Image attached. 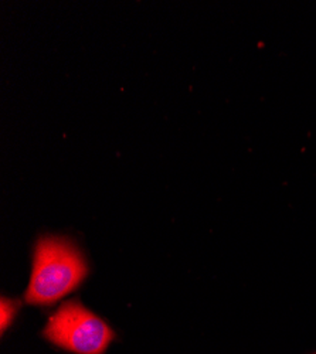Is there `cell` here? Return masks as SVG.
<instances>
[{"mask_svg":"<svg viewBox=\"0 0 316 354\" xmlns=\"http://www.w3.org/2000/svg\"><path fill=\"white\" fill-rule=\"evenodd\" d=\"M87 274V261L71 240L54 235L40 237L24 299L30 305H53L73 292Z\"/></svg>","mask_w":316,"mask_h":354,"instance_id":"cell-1","label":"cell"},{"mask_svg":"<svg viewBox=\"0 0 316 354\" xmlns=\"http://www.w3.org/2000/svg\"><path fill=\"white\" fill-rule=\"evenodd\" d=\"M43 336L55 346L77 354H102L115 333L102 319L73 299L50 316Z\"/></svg>","mask_w":316,"mask_h":354,"instance_id":"cell-2","label":"cell"},{"mask_svg":"<svg viewBox=\"0 0 316 354\" xmlns=\"http://www.w3.org/2000/svg\"><path fill=\"white\" fill-rule=\"evenodd\" d=\"M19 308H20L19 301L8 299V298H2V301H0V329H2V333L8 329V326L12 324Z\"/></svg>","mask_w":316,"mask_h":354,"instance_id":"cell-3","label":"cell"}]
</instances>
